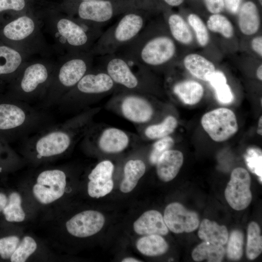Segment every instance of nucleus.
Here are the masks:
<instances>
[{
  "label": "nucleus",
  "mask_w": 262,
  "mask_h": 262,
  "mask_svg": "<svg viewBox=\"0 0 262 262\" xmlns=\"http://www.w3.org/2000/svg\"><path fill=\"white\" fill-rule=\"evenodd\" d=\"M8 199L6 196L2 193H0V212L3 210L7 203Z\"/></svg>",
  "instance_id": "de8ad7c7"
},
{
  "label": "nucleus",
  "mask_w": 262,
  "mask_h": 262,
  "mask_svg": "<svg viewBox=\"0 0 262 262\" xmlns=\"http://www.w3.org/2000/svg\"><path fill=\"white\" fill-rule=\"evenodd\" d=\"M201 124L211 139L218 142L228 140L238 130L235 114L226 108H219L206 113L201 118Z\"/></svg>",
  "instance_id": "20e7f679"
},
{
  "label": "nucleus",
  "mask_w": 262,
  "mask_h": 262,
  "mask_svg": "<svg viewBox=\"0 0 262 262\" xmlns=\"http://www.w3.org/2000/svg\"><path fill=\"white\" fill-rule=\"evenodd\" d=\"M198 235L204 242L222 246L227 243L229 238V233L226 226L219 225L208 219H204L201 221Z\"/></svg>",
  "instance_id": "a211bd4d"
},
{
  "label": "nucleus",
  "mask_w": 262,
  "mask_h": 262,
  "mask_svg": "<svg viewBox=\"0 0 262 262\" xmlns=\"http://www.w3.org/2000/svg\"><path fill=\"white\" fill-rule=\"evenodd\" d=\"M57 29L60 34L71 45L82 46L87 41V36L83 29L69 19L63 18L59 19Z\"/></svg>",
  "instance_id": "5701e85b"
},
{
  "label": "nucleus",
  "mask_w": 262,
  "mask_h": 262,
  "mask_svg": "<svg viewBox=\"0 0 262 262\" xmlns=\"http://www.w3.org/2000/svg\"><path fill=\"white\" fill-rule=\"evenodd\" d=\"M138 250L147 256H157L164 254L168 245L161 235H148L139 239L136 244Z\"/></svg>",
  "instance_id": "393cba45"
},
{
  "label": "nucleus",
  "mask_w": 262,
  "mask_h": 262,
  "mask_svg": "<svg viewBox=\"0 0 262 262\" xmlns=\"http://www.w3.org/2000/svg\"><path fill=\"white\" fill-rule=\"evenodd\" d=\"M244 234L238 229L231 231L228 240L227 256L230 260H240L243 254Z\"/></svg>",
  "instance_id": "473e14b6"
},
{
  "label": "nucleus",
  "mask_w": 262,
  "mask_h": 262,
  "mask_svg": "<svg viewBox=\"0 0 262 262\" xmlns=\"http://www.w3.org/2000/svg\"><path fill=\"white\" fill-rule=\"evenodd\" d=\"M242 0H224V6L230 13L235 14L237 13Z\"/></svg>",
  "instance_id": "a18cd8bd"
},
{
  "label": "nucleus",
  "mask_w": 262,
  "mask_h": 262,
  "mask_svg": "<svg viewBox=\"0 0 262 262\" xmlns=\"http://www.w3.org/2000/svg\"><path fill=\"white\" fill-rule=\"evenodd\" d=\"M134 231L139 235L157 234L165 235L168 229L162 214L156 210L144 213L133 223Z\"/></svg>",
  "instance_id": "9b49d317"
},
{
  "label": "nucleus",
  "mask_w": 262,
  "mask_h": 262,
  "mask_svg": "<svg viewBox=\"0 0 262 262\" xmlns=\"http://www.w3.org/2000/svg\"><path fill=\"white\" fill-rule=\"evenodd\" d=\"M173 91L182 102L189 105L199 102L204 93L203 86L198 82L192 80L177 83Z\"/></svg>",
  "instance_id": "4be33fe9"
},
{
  "label": "nucleus",
  "mask_w": 262,
  "mask_h": 262,
  "mask_svg": "<svg viewBox=\"0 0 262 262\" xmlns=\"http://www.w3.org/2000/svg\"><path fill=\"white\" fill-rule=\"evenodd\" d=\"M114 8L109 0H92L81 1L78 13L80 18L96 22H105L113 15Z\"/></svg>",
  "instance_id": "9d476101"
},
{
  "label": "nucleus",
  "mask_w": 262,
  "mask_h": 262,
  "mask_svg": "<svg viewBox=\"0 0 262 262\" xmlns=\"http://www.w3.org/2000/svg\"><path fill=\"white\" fill-rule=\"evenodd\" d=\"M21 63L22 57L18 51L7 46H0V76L15 73Z\"/></svg>",
  "instance_id": "bb28decb"
},
{
  "label": "nucleus",
  "mask_w": 262,
  "mask_h": 262,
  "mask_svg": "<svg viewBox=\"0 0 262 262\" xmlns=\"http://www.w3.org/2000/svg\"><path fill=\"white\" fill-rule=\"evenodd\" d=\"M0 143H1V142H0V144H1Z\"/></svg>",
  "instance_id": "6e6d98bb"
},
{
  "label": "nucleus",
  "mask_w": 262,
  "mask_h": 262,
  "mask_svg": "<svg viewBox=\"0 0 262 262\" xmlns=\"http://www.w3.org/2000/svg\"><path fill=\"white\" fill-rule=\"evenodd\" d=\"M114 166L109 161L98 163L91 171L88 176L89 180L108 181L112 179Z\"/></svg>",
  "instance_id": "e433bc0d"
},
{
  "label": "nucleus",
  "mask_w": 262,
  "mask_h": 262,
  "mask_svg": "<svg viewBox=\"0 0 262 262\" xmlns=\"http://www.w3.org/2000/svg\"><path fill=\"white\" fill-rule=\"evenodd\" d=\"M208 82L214 88L220 84L226 83L227 79L223 72L215 70L211 76Z\"/></svg>",
  "instance_id": "c03bdc74"
},
{
  "label": "nucleus",
  "mask_w": 262,
  "mask_h": 262,
  "mask_svg": "<svg viewBox=\"0 0 262 262\" xmlns=\"http://www.w3.org/2000/svg\"><path fill=\"white\" fill-rule=\"evenodd\" d=\"M174 144V141L170 136H166L159 139L153 146L149 156L151 164H156L159 158L165 151L170 149Z\"/></svg>",
  "instance_id": "58836bf2"
},
{
  "label": "nucleus",
  "mask_w": 262,
  "mask_h": 262,
  "mask_svg": "<svg viewBox=\"0 0 262 262\" xmlns=\"http://www.w3.org/2000/svg\"><path fill=\"white\" fill-rule=\"evenodd\" d=\"M37 244L30 236H25L10 258L12 262H24L36 250Z\"/></svg>",
  "instance_id": "f704fd0d"
},
{
  "label": "nucleus",
  "mask_w": 262,
  "mask_h": 262,
  "mask_svg": "<svg viewBox=\"0 0 262 262\" xmlns=\"http://www.w3.org/2000/svg\"><path fill=\"white\" fill-rule=\"evenodd\" d=\"M207 26L212 32L218 33L225 38H229L233 35L234 30L231 23L222 15L214 14L211 16Z\"/></svg>",
  "instance_id": "2f4dec72"
},
{
  "label": "nucleus",
  "mask_w": 262,
  "mask_h": 262,
  "mask_svg": "<svg viewBox=\"0 0 262 262\" xmlns=\"http://www.w3.org/2000/svg\"><path fill=\"white\" fill-rule=\"evenodd\" d=\"M21 197L16 192L11 193L7 203L2 210L5 219L9 222H20L25 217V213L21 207Z\"/></svg>",
  "instance_id": "c756f323"
},
{
  "label": "nucleus",
  "mask_w": 262,
  "mask_h": 262,
  "mask_svg": "<svg viewBox=\"0 0 262 262\" xmlns=\"http://www.w3.org/2000/svg\"><path fill=\"white\" fill-rule=\"evenodd\" d=\"M89 0H81V1H89Z\"/></svg>",
  "instance_id": "5fc2aeb1"
},
{
  "label": "nucleus",
  "mask_w": 262,
  "mask_h": 262,
  "mask_svg": "<svg viewBox=\"0 0 262 262\" xmlns=\"http://www.w3.org/2000/svg\"><path fill=\"white\" fill-rule=\"evenodd\" d=\"M122 262H141L136 259L132 258V257H128L123 259L122 260Z\"/></svg>",
  "instance_id": "603ef678"
},
{
  "label": "nucleus",
  "mask_w": 262,
  "mask_h": 262,
  "mask_svg": "<svg viewBox=\"0 0 262 262\" xmlns=\"http://www.w3.org/2000/svg\"><path fill=\"white\" fill-rule=\"evenodd\" d=\"M121 110L127 119L136 123L148 121L153 114L152 108L147 100L134 96L124 99L121 105Z\"/></svg>",
  "instance_id": "ddd939ff"
},
{
  "label": "nucleus",
  "mask_w": 262,
  "mask_h": 262,
  "mask_svg": "<svg viewBox=\"0 0 262 262\" xmlns=\"http://www.w3.org/2000/svg\"><path fill=\"white\" fill-rule=\"evenodd\" d=\"M129 143L127 134L116 128L105 130L98 140L100 149L107 153H117L123 150Z\"/></svg>",
  "instance_id": "dca6fc26"
},
{
  "label": "nucleus",
  "mask_w": 262,
  "mask_h": 262,
  "mask_svg": "<svg viewBox=\"0 0 262 262\" xmlns=\"http://www.w3.org/2000/svg\"><path fill=\"white\" fill-rule=\"evenodd\" d=\"M76 85L80 93L96 94L110 90L114 85V81L106 73L88 74L84 75Z\"/></svg>",
  "instance_id": "4468645a"
},
{
  "label": "nucleus",
  "mask_w": 262,
  "mask_h": 262,
  "mask_svg": "<svg viewBox=\"0 0 262 262\" xmlns=\"http://www.w3.org/2000/svg\"><path fill=\"white\" fill-rule=\"evenodd\" d=\"M214 89L215 91L216 98L220 103L229 104L233 101V95L227 82L220 84Z\"/></svg>",
  "instance_id": "a19ab883"
},
{
  "label": "nucleus",
  "mask_w": 262,
  "mask_h": 262,
  "mask_svg": "<svg viewBox=\"0 0 262 262\" xmlns=\"http://www.w3.org/2000/svg\"><path fill=\"white\" fill-rule=\"evenodd\" d=\"M104 223L105 217L101 213L86 210L72 217L66 222V227L71 235L79 238H84L99 232Z\"/></svg>",
  "instance_id": "6e6552de"
},
{
  "label": "nucleus",
  "mask_w": 262,
  "mask_h": 262,
  "mask_svg": "<svg viewBox=\"0 0 262 262\" xmlns=\"http://www.w3.org/2000/svg\"><path fill=\"white\" fill-rule=\"evenodd\" d=\"M259 1L260 2V4L262 5V0H259Z\"/></svg>",
  "instance_id": "864d4df0"
},
{
  "label": "nucleus",
  "mask_w": 262,
  "mask_h": 262,
  "mask_svg": "<svg viewBox=\"0 0 262 262\" xmlns=\"http://www.w3.org/2000/svg\"><path fill=\"white\" fill-rule=\"evenodd\" d=\"M184 0H164L168 5L172 6H177L180 5Z\"/></svg>",
  "instance_id": "09e8293b"
},
{
  "label": "nucleus",
  "mask_w": 262,
  "mask_h": 262,
  "mask_svg": "<svg viewBox=\"0 0 262 262\" xmlns=\"http://www.w3.org/2000/svg\"><path fill=\"white\" fill-rule=\"evenodd\" d=\"M66 185L65 172L58 168L42 171L33 187V196L42 204H48L60 198Z\"/></svg>",
  "instance_id": "39448f33"
},
{
  "label": "nucleus",
  "mask_w": 262,
  "mask_h": 262,
  "mask_svg": "<svg viewBox=\"0 0 262 262\" xmlns=\"http://www.w3.org/2000/svg\"><path fill=\"white\" fill-rule=\"evenodd\" d=\"M177 126L176 118L169 115L160 124L148 126L145 131V135L151 139H160L172 133Z\"/></svg>",
  "instance_id": "7c9ffc66"
},
{
  "label": "nucleus",
  "mask_w": 262,
  "mask_h": 262,
  "mask_svg": "<svg viewBox=\"0 0 262 262\" xmlns=\"http://www.w3.org/2000/svg\"><path fill=\"white\" fill-rule=\"evenodd\" d=\"M20 243L16 236H10L0 238V256L4 260L10 259Z\"/></svg>",
  "instance_id": "ea45409f"
},
{
  "label": "nucleus",
  "mask_w": 262,
  "mask_h": 262,
  "mask_svg": "<svg viewBox=\"0 0 262 262\" xmlns=\"http://www.w3.org/2000/svg\"><path fill=\"white\" fill-rule=\"evenodd\" d=\"M246 164L249 170L256 175L262 182V151L259 147H252L246 149L244 155Z\"/></svg>",
  "instance_id": "72a5a7b5"
},
{
  "label": "nucleus",
  "mask_w": 262,
  "mask_h": 262,
  "mask_svg": "<svg viewBox=\"0 0 262 262\" xmlns=\"http://www.w3.org/2000/svg\"><path fill=\"white\" fill-rule=\"evenodd\" d=\"M258 129L257 132L260 135H262V116H261L259 118L258 125Z\"/></svg>",
  "instance_id": "8fccbe9b"
},
{
  "label": "nucleus",
  "mask_w": 262,
  "mask_h": 262,
  "mask_svg": "<svg viewBox=\"0 0 262 262\" xmlns=\"http://www.w3.org/2000/svg\"><path fill=\"white\" fill-rule=\"evenodd\" d=\"M13 100L0 103V132L23 140L53 124L52 117L45 111Z\"/></svg>",
  "instance_id": "f257e3e1"
},
{
  "label": "nucleus",
  "mask_w": 262,
  "mask_h": 262,
  "mask_svg": "<svg viewBox=\"0 0 262 262\" xmlns=\"http://www.w3.org/2000/svg\"><path fill=\"white\" fill-rule=\"evenodd\" d=\"M238 25L242 33L246 35H252L258 31L260 19L254 3L248 1L242 5L239 13Z\"/></svg>",
  "instance_id": "f3484780"
},
{
  "label": "nucleus",
  "mask_w": 262,
  "mask_h": 262,
  "mask_svg": "<svg viewBox=\"0 0 262 262\" xmlns=\"http://www.w3.org/2000/svg\"><path fill=\"white\" fill-rule=\"evenodd\" d=\"M79 119L52 124L22 140L25 152L36 160L55 157L65 153L71 146Z\"/></svg>",
  "instance_id": "f03ea898"
},
{
  "label": "nucleus",
  "mask_w": 262,
  "mask_h": 262,
  "mask_svg": "<svg viewBox=\"0 0 262 262\" xmlns=\"http://www.w3.org/2000/svg\"><path fill=\"white\" fill-rule=\"evenodd\" d=\"M168 24L173 36L178 41L184 44H189L192 41V32L186 22L180 15H171L168 18Z\"/></svg>",
  "instance_id": "c85d7f7f"
},
{
  "label": "nucleus",
  "mask_w": 262,
  "mask_h": 262,
  "mask_svg": "<svg viewBox=\"0 0 262 262\" xmlns=\"http://www.w3.org/2000/svg\"><path fill=\"white\" fill-rule=\"evenodd\" d=\"M188 21L195 32L198 44L202 47L206 46L209 42V34L202 19L196 15L191 14L188 16Z\"/></svg>",
  "instance_id": "c9c22d12"
},
{
  "label": "nucleus",
  "mask_w": 262,
  "mask_h": 262,
  "mask_svg": "<svg viewBox=\"0 0 262 262\" xmlns=\"http://www.w3.org/2000/svg\"><path fill=\"white\" fill-rule=\"evenodd\" d=\"M143 20L138 15L131 13L124 16L116 27L115 36L120 42L130 40L140 31Z\"/></svg>",
  "instance_id": "aec40b11"
},
{
  "label": "nucleus",
  "mask_w": 262,
  "mask_h": 262,
  "mask_svg": "<svg viewBox=\"0 0 262 262\" xmlns=\"http://www.w3.org/2000/svg\"><path fill=\"white\" fill-rule=\"evenodd\" d=\"M256 74L257 78L261 81L262 80V65H260L258 68Z\"/></svg>",
  "instance_id": "3c124183"
},
{
  "label": "nucleus",
  "mask_w": 262,
  "mask_h": 262,
  "mask_svg": "<svg viewBox=\"0 0 262 262\" xmlns=\"http://www.w3.org/2000/svg\"><path fill=\"white\" fill-rule=\"evenodd\" d=\"M146 165L140 160H131L124 166V178L120 185V190L124 193L131 192L136 186L140 179L144 175Z\"/></svg>",
  "instance_id": "b1692460"
},
{
  "label": "nucleus",
  "mask_w": 262,
  "mask_h": 262,
  "mask_svg": "<svg viewBox=\"0 0 262 262\" xmlns=\"http://www.w3.org/2000/svg\"><path fill=\"white\" fill-rule=\"evenodd\" d=\"M252 49L260 56H262V37L258 36L253 39L251 42Z\"/></svg>",
  "instance_id": "49530a36"
},
{
  "label": "nucleus",
  "mask_w": 262,
  "mask_h": 262,
  "mask_svg": "<svg viewBox=\"0 0 262 262\" xmlns=\"http://www.w3.org/2000/svg\"><path fill=\"white\" fill-rule=\"evenodd\" d=\"M262 251V237L259 225L251 222L247 228L246 254L250 260L255 259Z\"/></svg>",
  "instance_id": "cd10ccee"
},
{
  "label": "nucleus",
  "mask_w": 262,
  "mask_h": 262,
  "mask_svg": "<svg viewBox=\"0 0 262 262\" xmlns=\"http://www.w3.org/2000/svg\"><path fill=\"white\" fill-rule=\"evenodd\" d=\"M225 254V250L223 246L204 241L194 249L192 257L196 262L206 260L210 262H220Z\"/></svg>",
  "instance_id": "a878e982"
},
{
  "label": "nucleus",
  "mask_w": 262,
  "mask_h": 262,
  "mask_svg": "<svg viewBox=\"0 0 262 262\" xmlns=\"http://www.w3.org/2000/svg\"><path fill=\"white\" fill-rule=\"evenodd\" d=\"M173 40L166 36L154 38L143 48L141 56L143 61L150 65L163 64L172 58L175 53Z\"/></svg>",
  "instance_id": "1a4fd4ad"
},
{
  "label": "nucleus",
  "mask_w": 262,
  "mask_h": 262,
  "mask_svg": "<svg viewBox=\"0 0 262 262\" xmlns=\"http://www.w3.org/2000/svg\"><path fill=\"white\" fill-rule=\"evenodd\" d=\"M207 10L213 14L222 12L225 6L224 0H204Z\"/></svg>",
  "instance_id": "37998d69"
},
{
  "label": "nucleus",
  "mask_w": 262,
  "mask_h": 262,
  "mask_svg": "<svg viewBox=\"0 0 262 262\" xmlns=\"http://www.w3.org/2000/svg\"><path fill=\"white\" fill-rule=\"evenodd\" d=\"M183 62L185 68L192 75L204 81L208 82L215 71L213 64L199 54L187 55Z\"/></svg>",
  "instance_id": "6ab92c4d"
},
{
  "label": "nucleus",
  "mask_w": 262,
  "mask_h": 262,
  "mask_svg": "<svg viewBox=\"0 0 262 262\" xmlns=\"http://www.w3.org/2000/svg\"><path fill=\"white\" fill-rule=\"evenodd\" d=\"M34 28L33 20L28 16H22L7 24L3 30V33L7 38L19 41L31 35Z\"/></svg>",
  "instance_id": "412c9836"
},
{
  "label": "nucleus",
  "mask_w": 262,
  "mask_h": 262,
  "mask_svg": "<svg viewBox=\"0 0 262 262\" xmlns=\"http://www.w3.org/2000/svg\"><path fill=\"white\" fill-rule=\"evenodd\" d=\"M52 78L50 70L45 65L35 63L29 66L16 81L13 99L30 103L40 94L42 99L41 91L47 85L49 87Z\"/></svg>",
  "instance_id": "7ed1b4c3"
},
{
  "label": "nucleus",
  "mask_w": 262,
  "mask_h": 262,
  "mask_svg": "<svg viewBox=\"0 0 262 262\" xmlns=\"http://www.w3.org/2000/svg\"><path fill=\"white\" fill-rule=\"evenodd\" d=\"M113 187L112 179L108 181L89 180L87 185V191L90 196L98 198L110 193Z\"/></svg>",
  "instance_id": "4c0bfd02"
},
{
  "label": "nucleus",
  "mask_w": 262,
  "mask_h": 262,
  "mask_svg": "<svg viewBox=\"0 0 262 262\" xmlns=\"http://www.w3.org/2000/svg\"><path fill=\"white\" fill-rule=\"evenodd\" d=\"M26 4V0H0V12L8 10L22 11Z\"/></svg>",
  "instance_id": "79ce46f5"
},
{
  "label": "nucleus",
  "mask_w": 262,
  "mask_h": 262,
  "mask_svg": "<svg viewBox=\"0 0 262 262\" xmlns=\"http://www.w3.org/2000/svg\"><path fill=\"white\" fill-rule=\"evenodd\" d=\"M107 69L113 81L129 88H133L137 85L136 77L123 60L119 58L111 60L108 64Z\"/></svg>",
  "instance_id": "2eb2a0df"
},
{
  "label": "nucleus",
  "mask_w": 262,
  "mask_h": 262,
  "mask_svg": "<svg viewBox=\"0 0 262 262\" xmlns=\"http://www.w3.org/2000/svg\"><path fill=\"white\" fill-rule=\"evenodd\" d=\"M183 163V155L178 150L169 149L159 158L156 164L157 174L162 180L167 182L174 179Z\"/></svg>",
  "instance_id": "f8f14e48"
},
{
  "label": "nucleus",
  "mask_w": 262,
  "mask_h": 262,
  "mask_svg": "<svg viewBox=\"0 0 262 262\" xmlns=\"http://www.w3.org/2000/svg\"><path fill=\"white\" fill-rule=\"evenodd\" d=\"M250 184L251 177L246 169L237 167L232 170L225 190L226 199L232 208L241 211L249 206L252 198Z\"/></svg>",
  "instance_id": "423d86ee"
},
{
  "label": "nucleus",
  "mask_w": 262,
  "mask_h": 262,
  "mask_svg": "<svg viewBox=\"0 0 262 262\" xmlns=\"http://www.w3.org/2000/svg\"><path fill=\"white\" fill-rule=\"evenodd\" d=\"M163 218L168 229L175 233L192 232L199 225L197 214L187 210L178 202L171 203L166 207Z\"/></svg>",
  "instance_id": "0eeeda50"
}]
</instances>
